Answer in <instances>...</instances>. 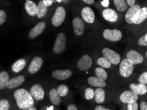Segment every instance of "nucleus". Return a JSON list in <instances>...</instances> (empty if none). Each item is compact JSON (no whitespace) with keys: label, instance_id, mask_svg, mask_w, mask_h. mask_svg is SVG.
I'll use <instances>...</instances> for the list:
<instances>
[{"label":"nucleus","instance_id":"41","mask_svg":"<svg viewBox=\"0 0 147 110\" xmlns=\"http://www.w3.org/2000/svg\"><path fill=\"white\" fill-rule=\"evenodd\" d=\"M95 110H109L110 109L108 108H106V107H104V106H102V105H97L96 107H95Z\"/></svg>","mask_w":147,"mask_h":110},{"label":"nucleus","instance_id":"35","mask_svg":"<svg viewBox=\"0 0 147 110\" xmlns=\"http://www.w3.org/2000/svg\"><path fill=\"white\" fill-rule=\"evenodd\" d=\"M127 109L128 110H138L139 109V106L137 101L133 102H130L127 104Z\"/></svg>","mask_w":147,"mask_h":110},{"label":"nucleus","instance_id":"6","mask_svg":"<svg viewBox=\"0 0 147 110\" xmlns=\"http://www.w3.org/2000/svg\"><path fill=\"white\" fill-rule=\"evenodd\" d=\"M102 53L103 56L106 57L112 63V64L117 65L120 63L121 57L120 55L115 51L111 50L110 48H104L102 51Z\"/></svg>","mask_w":147,"mask_h":110},{"label":"nucleus","instance_id":"7","mask_svg":"<svg viewBox=\"0 0 147 110\" xmlns=\"http://www.w3.org/2000/svg\"><path fill=\"white\" fill-rule=\"evenodd\" d=\"M138 96L134 92L131 90H126L122 92L119 96V99L121 102L124 104H129L130 102H135L138 100Z\"/></svg>","mask_w":147,"mask_h":110},{"label":"nucleus","instance_id":"43","mask_svg":"<svg viewBox=\"0 0 147 110\" xmlns=\"http://www.w3.org/2000/svg\"><path fill=\"white\" fill-rule=\"evenodd\" d=\"M109 3H110L109 0H103L102 1V5L105 7H107L109 5Z\"/></svg>","mask_w":147,"mask_h":110},{"label":"nucleus","instance_id":"14","mask_svg":"<svg viewBox=\"0 0 147 110\" xmlns=\"http://www.w3.org/2000/svg\"><path fill=\"white\" fill-rule=\"evenodd\" d=\"M73 26L74 32L77 36H81L83 34L84 24L81 18L75 17L73 20Z\"/></svg>","mask_w":147,"mask_h":110},{"label":"nucleus","instance_id":"24","mask_svg":"<svg viewBox=\"0 0 147 110\" xmlns=\"http://www.w3.org/2000/svg\"><path fill=\"white\" fill-rule=\"evenodd\" d=\"M95 101L97 104H102L105 101V91L100 87L95 90Z\"/></svg>","mask_w":147,"mask_h":110},{"label":"nucleus","instance_id":"42","mask_svg":"<svg viewBox=\"0 0 147 110\" xmlns=\"http://www.w3.org/2000/svg\"><path fill=\"white\" fill-rule=\"evenodd\" d=\"M135 1L136 0H127V3L128 5L130 7H132L134 5H135Z\"/></svg>","mask_w":147,"mask_h":110},{"label":"nucleus","instance_id":"48","mask_svg":"<svg viewBox=\"0 0 147 110\" xmlns=\"http://www.w3.org/2000/svg\"><path fill=\"white\" fill-rule=\"evenodd\" d=\"M146 57L147 58V51H146Z\"/></svg>","mask_w":147,"mask_h":110},{"label":"nucleus","instance_id":"33","mask_svg":"<svg viewBox=\"0 0 147 110\" xmlns=\"http://www.w3.org/2000/svg\"><path fill=\"white\" fill-rule=\"evenodd\" d=\"M0 109L8 110L9 109V103L7 100H0Z\"/></svg>","mask_w":147,"mask_h":110},{"label":"nucleus","instance_id":"45","mask_svg":"<svg viewBox=\"0 0 147 110\" xmlns=\"http://www.w3.org/2000/svg\"><path fill=\"white\" fill-rule=\"evenodd\" d=\"M47 109H53V107H48V108H47Z\"/></svg>","mask_w":147,"mask_h":110},{"label":"nucleus","instance_id":"26","mask_svg":"<svg viewBox=\"0 0 147 110\" xmlns=\"http://www.w3.org/2000/svg\"><path fill=\"white\" fill-rule=\"evenodd\" d=\"M26 61L24 59H19L13 64L11 67L12 71L14 72V73H19V72L22 71L24 68V67L26 66Z\"/></svg>","mask_w":147,"mask_h":110},{"label":"nucleus","instance_id":"32","mask_svg":"<svg viewBox=\"0 0 147 110\" xmlns=\"http://www.w3.org/2000/svg\"><path fill=\"white\" fill-rule=\"evenodd\" d=\"M95 96V91L91 88H87L84 91V98L86 100H90L94 98Z\"/></svg>","mask_w":147,"mask_h":110},{"label":"nucleus","instance_id":"27","mask_svg":"<svg viewBox=\"0 0 147 110\" xmlns=\"http://www.w3.org/2000/svg\"><path fill=\"white\" fill-rule=\"evenodd\" d=\"M113 4L118 11L120 12H125L127 9L128 4L125 0H113Z\"/></svg>","mask_w":147,"mask_h":110},{"label":"nucleus","instance_id":"22","mask_svg":"<svg viewBox=\"0 0 147 110\" xmlns=\"http://www.w3.org/2000/svg\"><path fill=\"white\" fill-rule=\"evenodd\" d=\"M49 98L50 102L54 105H58L61 103V96L57 92V89L52 88L50 90L49 92Z\"/></svg>","mask_w":147,"mask_h":110},{"label":"nucleus","instance_id":"1","mask_svg":"<svg viewBox=\"0 0 147 110\" xmlns=\"http://www.w3.org/2000/svg\"><path fill=\"white\" fill-rule=\"evenodd\" d=\"M14 98L17 106L21 109H27L34 105V98L26 90L21 88L15 91Z\"/></svg>","mask_w":147,"mask_h":110},{"label":"nucleus","instance_id":"28","mask_svg":"<svg viewBox=\"0 0 147 110\" xmlns=\"http://www.w3.org/2000/svg\"><path fill=\"white\" fill-rule=\"evenodd\" d=\"M9 80V77L5 71H1L0 73V89L3 90L7 88V84Z\"/></svg>","mask_w":147,"mask_h":110},{"label":"nucleus","instance_id":"39","mask_svg":"<svg viewBox=\"0 0 147 110\" xmlns=\"http://www.w3.org/2000/svg\"><path fill=\"white\" fill-rule=\"evenodd\" d=\"M44 3L47 7H50L52 5L53 0H43Z\"/></svg>","mask_w":147,"mask_h":110},{"label":"nucleus","instance_id":"30","mask_svg":"<svg viewBox=\"0 0 147 110\" xmlns=\"http://www.w3.org/2000/svg\"><path fill=\"white\" fill-rule=\"evenodd\" d=\"M95 74L97 77L104 80V81L108 78V74L103 67H97L95 69Z\"/></svg>","mask_w":147,"mask_h":110},{"label":"nucleus","instance_id":"13","mask_svg":"<svg viewBox=\"0 0 147 110\" xmlns=\"http://www.w3.org/2000/svg\"><path fill=\"white\" fill-rule=\"evenodd\" d=\"M46 24L44 22H40L38 23L32 30H30L29 34H28V37L30 39H34L35 38L41 34L43 32V31L45 30Z\"/></svg>","mask_w":147,"mask_h":110},{"label":"nucleus","instance_id":"36","mask_svg":"<svg viewBox=\"0 0 147 110\" xmlns=\"http://www.w3.org/2000/svg\"><path fill=\"white\" fill-rule=\"evenodd\" d=\"M138 44L141 46H147V40L146 39V34L141 36L138 40Z\"/></svg>","mask_w":147,"mask_h":110},{"label":"nucleus","instance_id":"38","mask_svg":"<svg viewBox=\"0 0 147 110\" xmlns=\"http://www.w3.org/2000/svg\"><path fill=\"white\" fill-rule=\"evenodd\" d=\"M140 108L141 110H147V103L144 101H142L140 103Z\"/></svg>","mask_w":147,"mask_h":110},{"label":"nucleus","instance_id":"46","mask_svg":"<svg viewBox=\"0 0 147 110\" xmlns=\"http://www.w3.org/2000/svg\"><path fill=\"white\" fill-rule=\"evenodd\" d=\"M57 1H58V2H61V1H62V0H57Z\"/></svg>","mask_w":147,"mask_h":110},{"label":"nucleus","instance_id":"3","mask_svg":"<svg viewBox=\"0 0 147 110\" xmlns=\"http://www.w3.org/2000/svg\"><path fill=\"white\" fill-rule=\"evenodd\" d=\"M65 10L63 7L59 6L57 7L52 18V24L55 27L61 26L65 20Z\"/></svg>","mask_w":147,"mask_h":110},{"label":"nucleus","instance_id":"16","mask_svg":"<svg viewBox=\"0 0 147 110\" xmlns=\"http://www.w3.org/2000/svg\"><path fill=\"white\" fill-rule=\"evenodd\" d=\"M102 17L106 21L110 22H115L117 21L118 15L117 13L112 9H105L102 12Z\"/></svg>","mask_w":147,"mask_h":110},{"label":"nucleus","instance_id":"12","mask_svg":"<svg viewBox=\"0 0 147 110\" xmlns=\"http://www.w3.org/2000/svg\"><path fill=\"white\" fill-rule=\"evenodd\" d=\"M127 58L131 61L133 65L141 64L143 61V57L141 54L135 50H130L127 53Z\"/></svg>","mask_w":147,"mask_h":110},{"label":"nucleus","instance_id":"40","mask_svg":"<svg viewBox=\"0 0 147 110\" xmlns=\"http://www.w3.org/2000/svg\"><path fill=\"white\" fill-rule=\"evenodd\" d=\"M77 107L74 104H70L67 107V110H77Z\"/></svg>","mask_w":147,"mask_h":110},{"label":"nucleus","instance_id":"2","mask_svg":"<svg viewBox=\"0 0 147 110\" xmlns=\"http://www.w3.org/2000/svg\"><path fill=\"white\" fill-rule=\"evenodd\" d=\"M134 65L129 61L127 58L122 60L119 65V73L122 77L128 78L132 75Z\"/></svg>","mask_w":147,"mask_h":110},{"label":"nucleus","instance_id":"9","mask_svg":"<svg viewBox=\"0 0 147 110\" xmlns=\"http://www.w3.org/2000/svg\"><path fill=\"white\" fill-rule=\"evenodd\" d=\"M30 92L33 98L36 101H40L44 99V91L40 84H36L33 85L30 88Z\"/></svg>","mask_w":147,"mask_h":110},{"label":"nucleus","instance_id":"11","mask_svg":"<svg viewBox=\"0 0 147 110\" xmlns=\"http://www.w3.org/2000/svg\"><path fill=\"white\" fill-rule=\"evenodd\" d=\"M81 16L82 19L87 23H93L95 20L94 11L88 7H85L81 10Z\"/></svg>","mask_w":147,"mask_h":110},{"label":"nucleus","instance_id":"23","mask_svg":"<svg viewBox=\"0 0 147 110\" xmlns=\"http://www.w3.org/2000/svg\"><path fill=\"white\" fill-rule=\"evenodd\" d=\"M88 84L92 86L95 87H100V88H103L106 86V82L104 80L100 79L97 77H90L88 79Z\"/></svg>","mask_w":147,"mask_h":110},{"label":"nucleus","instance_id":"44","mask_svg":"<svg viewBox=\"0 0 147 110\" xmlns=\"http://www.w3.org/2000/svg\"><path fill=\"white\" fill-rule=\"evenodd\" d=\"M84 3L89 4V5H92L94 3V0H82Z\"/></svg>","mask_w":147,"mask_h":110},{"label":"nucleus","instance_id":"4","mask_svg":"<svg viewBox=\"0 0 147 110\" xmlns=\"http://www.w3.org/2000/svg\"><path fill=\"white\" fill-rule=\"evenodd\" d=\"M66 36L65 34L60 33L57 36L54 45H53V51L56 54H60L63 53L65 48Z\"/></svg>","mask_w":147,"mask_h":110},{"label":"nucleus","instance_id":"8","mask_svg":"<svg viewBox=\"0 0 147 110\" xmlns=\"http://www.w3.org/2000/svg\"><path fill=\"white\" fill-rule=\"evenodd\" d=\"M92 65V61L88 55H84L77 63V67L80 71H85L90 69Z\"/></svg>","mask_w":147,"mask_h":110},{"label":"nucleus","instance_id":"18","mask_svg":"<svg viewBox=\"0 0 147 110\" xmlns=\"http://www.w3.org/2000/svg\"><path fill=\"white\" fill-rule=\"evenodd\" d=\"M141 7L138 5H134L132 7H130L125 13V21L129 24H133V18L138 11H139Z\"/></svg>","mask_w":147,"mask_h":110},{"label":"nucleus","instance_id":"10","mask_svg":"<svg viewBox=\"0 0 147 110\" xmlns=\"http://www.w3.org/2000/svg\"><path fill=\"white\" fill-rule=\"evenodd\" d=\"M43 63V59L40 57L38 56H36L35 57L33 58L32 61L28 66V71L30 74H34L40 70L41 68Z\"/></svg>","mask_w":147,"mask_h":110},{"label":"nucleus","instance_id":"47","mask_svg":"<svg viewBox=\"0 0 147 110\" xmlns=\"http://www.w3.org/2000/svg\"><path fill=\"white\" fill-rule=\"evenodd\" d=\"M146 40H147V33L146 34Z\"/></svg>","mask_w":147,"mask_h":110},{"label":"nucleus","instance_id":"31","mask_svg":"<svg viewBox=\"0 0 147 110\" xmlns=\"http://www.w3.org/2000/svg\"><path fill=\"white\" fill-rule=\"evenodd\" d=\"M57 92L59 93L61 97H65L67 95L69 89L67 86L65 84H61L57 88Z\"/></svg>","mask_w":147,"mask_h":110},{"label":"nucleus","instance_id":"20","mask_svg":"<svg viewBox=\"0 0 147 110\" xmlns=\"http://www.w3.org/2000/svg\"><path fill=\"white\" fill-rule=\"evenodd\" d=\"M25 78L24 76L20 75L13 78H11L9 80V82L7 84V88L9 89H13L16 88L17 86H19L24 82Z\"/></svg>","mask_w":147,"mask_h":110},{"label":"nucleus","instance_id":"29","mask_svg":"<svg viewBox=\"0 0 147 110\" xmlns=\"http://www.w3.org/2000/svg\"><path fill=\"white\" fill-rule=\"evenodd\" d=\"M97 64L99 66L103 67V68L108 69L111 67V64H112V63L107 59L106 57L103 56V57H99L98 59H97Z\"/></svg>","mask_w":147,"mask_h":110},{"label":"nucleus","instance_id":"37","mask_svg":"<svg viewBox=\"0 0 147 110\" xmlns=\"http://www.w3.org/2000/svg\"><path fill=\"white\" fill-rule=\"evenodd\" d=\"M6 20V13L3 10L0 11V24H3Z\"/></svg>","mask_w":147,"mask_h":110},{"label":"nucleus","instance_id":"34","mask_svg":"<svg viewBox=\"0 0 147 110\" xmlns=\"http://www.w3.org/2000/svg\"><path fill=\"white\" fill-rule=\"evenodd\" d=\"M138 80H139V82L140 83L146 84H147V71L144 72L143 73H142L141 75L139 76V78H138Z\"/></svg>","mask_w":147,"mask_h":110},{"label":"nucleus","instance_id":"5","mask_svg":"<svg viewBox=\"0 0 147 110\" xmlns=\"http://www.w3.org/2000/svg\"><path fill=\"white\" fill-rule=\"evenodd\" d=\"M103 37L109 41H119L122 38V32L117 29H106L103 32Z\"/></svg>","mask_w":147,"mask_h":110},{"label":"nucleus","instance_id":"19","mask_svg":"<svg viewBox=\"0 0 147 110\" xmlns=\"http://www.w3.org/2000/svg\"><path fill=\"white\" fill-rule=\"evenodd\" d=\"M24 9L28 15L34 17L37 15V5L34 1L31 0H26L24 3Z\"/></svg>","mask_w":147,"mask_h":110},{"label":"nucleus","instance_id":"25","mask_svg":"<svg viewBox=\"0 0 147 110\" xmlns=\"http://www.w3.org/2000/svg\"><path fill=\"white\" fill-rule=\"evenodd\" d=\"M47 7H48L44 4L43 0L39 1V3L37 5V17L39 19H42L45 17L48 10Z\"/></svg>","mask_w":147,"mask_h":110},{"label":"nucleus","instance_id":"17","mask_svg":"<svg viewBox=\"0 0 147 110\" xmlns=\"http://www.w3.org/2000/svg\"><path fill=\"white\" fill-rule=\"evenodd\" d=\"M147 18V7L141 8L133 18V24H139L144 22Z\"/></svg>","mask_w":147,"mask_h":110},{"label":"nucleus","instance_id":"15","mask_svg":"<svg viewBox=\"0 0 147 110\" xmlns=\"http://www.w3.org/2000/svg\"><path fill=\"white\" fill-rule=\"evenodd\" d=\"M72 75V71L69 69H63V70H55L52 72V76L53 78L57 80H65L69 78Z\"/></svg>","mask_w":147,"mask_h":110},{"label":"nucleus","instance_id":"21","mask_svg":"<svg viewBox=\"0 0 147 110\" xmlns=\"http://www.w3.org/2000/svg\"><path fill=\"white\" fill-rule=\"evenodd\" d=\"M130 88L132 91L134 92L137 95H144L147 92V88L146 84L139 83V84H136L134 83L130 84Z\"/></svg>","mask_w":147,"mask_h":110}]
</instances>
